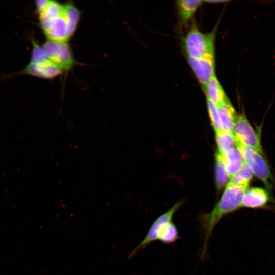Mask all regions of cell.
Wrapping results in <instances>:
<instances>
[{
    "instance_id": "4",
    "label": "cell",
    "mask_w": 275,
    "mask_h": 275,
    "mask_svg": "<svg viewBox=\"0 0 275 275\" xmlns=\"http://www.w3.org/2000/svg\"><path fill=\"white\" fill-rule=\"evenodd\" d=\"M236 145L240 151L244 162L253 174L263 183L267 189H271L272 175L262 154L236 142Z\"/></svg>"
},
{
    "instance_id": "10",
    "label": "cell",
    "mask_w": 275,
    "mask_h": 275,
    "mask_svg": "<svg viewBox=\"0 0 275 275\" xmlns=\"http://www.w3.org/2000/svg\"><path fill=\"white\" fill-rule=\"evenodd\" d=\"M271 199L268 191L263 188L253 187L248 189L244 194L241 207L252 209L265 208Z\"/></svg>"
},
{
    "instance_id": "19",
    "label": "cell",
    "mask_w": 275,
    "mask_h": 275,
    "mask_svg": "<svg viewBox=\"0 0 275 275\" xmlns=\"http://www.w3.org/2000/svg\"><path fill=\"white\" fill-rule=\"evenodd\" d=\"M207 106L212 126L215 132L223 130V126L217 107L207 99Z\"/></svg>"
},
{
    "instance_id": "18",
    "label": "cell",
    "mask_w": 275,
    "mask_h": 275,
    "mask_svg": "<svg viewBox=\"0 0 275 275\" xmlns=\"http://www.w3.org/2000/svg\"><path fill=\"white\" fill-rule=\"evenodd\" d=\"M229 176L226 172L221 155L217 153L215 158V181L217 189L221 190L227 183Z\"/></svg>"
},
{
    "instance_id": "16",
    "label": "cell",
    "mask_w": 275,
    "mask_h": 275,
    "mask_svg": "<svg viewBox=\"0 0 275 275\" xmlns=\"http://www.w3.org/2000/svg\"><path fill=\"white\" fill-rule=\"evenodd\" d=\"M253 176L252 171L244 162L239 170L231 177L228 184L248 188Z\"/></svg>"
},
{
    "instance_id": "11",
    "label": "cell",
    "mask_w": 275,
    "mask_h": 275,
    "mask_svg": "<svg viewBox=\"0 0 275 275\" xmlns=\"http://www.w3.org/2000/svg\"><path fill=\"white\" fill-rule=\"evenodd\" d=\"M203 89L206 99L216 106L229 100L216 75L210 79Z\"/></svg>"
},
{
    "instance_id": "12",
    "label": "cell",
    "mask_w": 275,
    "mask_h": 275,
    "mask_svg": "<svg viewBox=\"0 0 275 275\" xmlns=\"http://www.w3.org/2000/svg\"><path fill=\"white\" fill-rule=\"evenodd\" d=\"M204 3L202 0H178L176 6L180 22L185 25L191 20L198 8Z\"/></svg>"
},
{
    "instance_id": "14",
    "label": "cell",
    "mask_w": 275,
    "mask_h": 275,
    "mask_svg": "<svg viewBox=\"0 0 275 275\" xmlns=\"http://www.w3.org/2000/svg\"><path fill=\"white\" fill-rule=\"evenodd\" d=\"M216 107L221 117L223 130L232 132L238 114L230 100Z\"/></svg>"
},
{
    "instance_id": "5",
    "label": "cell",
    "mask_w": 275,
    "mask_h": 275,
    "mask_svg": "<svg viewBox=\"0 0 275 275\" xmlns=\"http://www.w3.org/2000/svg\"><path fill=\"white\" fill-rule=\"evenodd\" d=\"M232 132L236 142L250 147L262 154L260 137L250 124L244 111L237 115Z\"/></svg>"
},
{
    "instance_id": "9",
    "label": "cell",
    "mask_w": 275,
    "mask_h": 275,
    "mask_svg": "<svg viewBox=\"0 0 275 275\" xmlns=\"http://www.w3.org/2000/svg\"><path fill=\"white\" fill-rule=\"evenodd\" d=\"M62 72V71L49 60L40 63H34L30 62L22 70L19 74H27L29 75L44 78L52 79Z\"/></svg>"
},
{
    "instance_id": "8",
    "label": "cell",
    "mask_w": 275,
    "mask_h": 275,
    "mask_svg": "<svg viewBox=\"0 0 275 275\" xmlns=\"http://www.w3.org/2000/svg\"><path fill=\"white\" fill-rule=\"evenodd\" d=\"M187 61L197 80L203 89L215 75V56L200 58L186 57Z\"/></svg>"
},
{
    "instance_id": "3",
    "label": "cell",
    "mask_w": 275,
    "mask_h": 275,
    "mask_svg": "<svg viewBox=\"0 0 275 275\" xmlns=\"http://www.w3.org/2000/svg\"><path fill=\"white\" fill-rule=\"evenodd\" d=\"M217 26L210 32H202L196 25L188 31L183 40L186 57L200 58L215 56V41Z\"/></svg>"
},
{
    "instance_id": "15",
    "label": "cell",
    "mask_w": 275,
    "mask_h": 275,
    "mask_svg": "<svg viewBox=\"0 0 275 275\" xmlns=\"http://www.w3.org/2000/svg\"><path fill=\"white\" fill-rule=\"evenodd\" d=\"M216 142L218 153L224 154L236 147L234 135L232 131L221 130L216 132Z\"/></svg>"
},
{
    "instance_id": "7",
    "label": "cell",
    "mask_w": 275,
    "mask_h": 275,
    "mask_svg": "<svg viewBox=\"0 0 275 275\" xmlns=\"http://www.w3.org/2000/svg\"><path fill=\"white\" fill-rule=\"evenodd\" d=\"M182 204V201H179L176 203L170 209L158 217L152 223L144 238L129 253L128 255V258L129 259L134 257L138 252L144 249L150 243L158 240L159 233L162 228L167 223L172 221V220L174 214Z\"/></svg>"
},
{
    "instance_id": "13",
    "label": "cell",
    "mask_w": 275,
    "mask_h": 275,
    "mask_svg": "<svg viewBox=\"0 0 275 275\" xmlns=\"http://www.w3.org/2000/svg\"><path fill=\"white\" fill-rule=\"evenodd\" d=\"M220 155L226 172L230 178L239 170L244 163L242 154L237 147L224 154Z\"/></svg>"
},
{
    "instance_id": "1",
    "label": "cell",
    "mask_w": 275,
    "mask_h": 275,
    "mask_svg": "<svg viewBox=\"0 0 275 275\" xmlns=\"http://www.w3.org/2000/svg\"><path fill=\"white\" fill-rule=\"evenodd\" d=\"M80 13L71 4L53 3L38 15L41 28L49 41L67 42L75 32Z\"/></svg>"
},
{
    "instance_id": "20",
    "label": "cell",
    "mask_w": 275,
    "mask_h": 275,
    "mask_svg": "<svg viewBox=\"0 0 275 275\" xmlns=\"http://www.w3.org/2000/svg\"><path fill=\"white\" fill-rule=\"evenodd\" d=\"M32 50L30 62L40 63L45 62L49 59L47 58L42 46H40L33 39H31Z\"/></svg>"
},
{
    "instance_id": "6",
    "label": "cell",
    "mask_w": 275,
    "mask_h": 275,
    "mask_svg": "<svg viewBox=\"0 0 275 275\" xmlns=\"http://www.w3.org/2000/svg\"><path fill=\"white\" fill-rule=\"evenodd\" d=\"M42 48L47 58L62 71H68L73 67L75 61L67 42L47 40Z\"/></svg>"
},
{
    "instance_id": "2",
    "label": "cell",
    "mask_w": 275,
    "mask_h": 275,
    "mask_svg": "<svg viewBox=\"0 0 275 275\" xmlns=\"http://www.w3.org/2000/svg\"><path fill=\"white\" fill-rule=\"evenodd\" d=\"M247 187L227 184L218 202L209 213L200 215L199 221L204 236L201 257L204 258L209 238L217 224L224 216L241 208L243 196Z\"/></svg>"
},
{
    "instance_id": "17",
    "label": "cell",
    "mask_w": 275,
    "mask_h": 275,
    "mask_svg": "<svg viewBox=\"0 0 275 275\" xmlns=\"http://www.w3.org/2000/svg\"><path fill=\"white\" fill-rule=\"evenodd\" d=\"M179 238V232L175 224L172 222L167 223L161 230L158 240L164 244H172Z\"/></svg>"
}]
</instances>
